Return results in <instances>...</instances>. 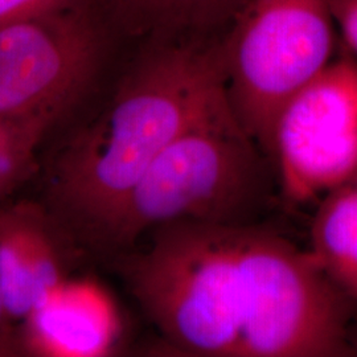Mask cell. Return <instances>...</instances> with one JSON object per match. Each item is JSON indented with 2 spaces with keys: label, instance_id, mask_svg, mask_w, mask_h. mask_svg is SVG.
<instances>
[{
  "label": "cell",
  "instance_id": "8",
  "mask_svg": "<svg viewBox=\"0 0 357 357\" xmlns=\"http://www.w3.org/2000/svg\"><path fill=\"white\" fill-rule=\"evenodd\" d=\"M112 31L150 41L218 38L249 0H93Z\"/></svg>",
  "mask_w": 357,
  "mask_h": 357
},
{
  "label": "cell",
  "instance_id": "5",
  "mask_svg": "<svg viewBox=\"0 0 357 357\" xmlns=\"http://www.w3.org/2000/svg\"><path fill=\"white\" fill-rule=\"evenodd\" d=\"M110 32L93 0L0 28V113L57 122L97 81Z\"/></svg>",
  "mask_w": 357,
  "mask_h": 357
},
{
  "label": "cell",
  "instance_id": "1",
  "mask_svg": "<svg viewBox=\"0 0 357 357\" xmlns=\"http://www.w3.org/2000/svg\"><path fill=\"white\" fill-rule=\"evenodd\" d=\"M119 268L178 355H351V299L310 250L255 225H163Z\"/></svg>",
  "mask_w": 357,
  "mask_h": 357
},
{
  "label": "cell",
  "instance_id": "14",
  "mask_svg": "<svg viewBox=\"0 0 357 357\" xmlns=\"http://www.w3.org/2000/svg\"><path fill=\"white\" fill-rule=\"evenodd\" d=\"M19 352H20V348L17 345L0 342V357L16 356L19 355Z\"/></svg>",
  "mask_w": 357,
  "mask_h": 357
},
{
  "label": "cell",
  "instance_id": "12",
  "mask_svg": "<svg viewBox=\"0 0 357 357\" xmlns=\"http://www.w3.org/2000/svg\"><path fill=\"white\" fill-rule=\"evenodd\" d=\"M331 13L347 45L357 56V0H331Z\"/></svg>",
  "mask_w": 357,
  "mask_h": 357
},
{
  "label": "cell",
  "instance_id": "6",
  "mask_svg": "<svg viewBox=\"0 0 357 357\" xmlns=\"http://www.w3.org/2000/svg\"><path fill=\"white\" fill-rule=\"evenodd\" d=\"M273 163L294 204L321 199L357 172V60L340 57L283 106Z\"/></svg>",
  "mask_w": 357,
  "mask_h": 357
},
{
  "label": "cell",
  "instance_id": "13",
  "mask_svg": "<svg viewBox=\"0 0 357 357\" xmlns=\"http://www.w3.org/2000/svg\"><path fill=\"white\" fill-rule=\"evenodd\" d=\"M13 319L7 311L4 296H3L1 287H0V342L17 345L13 339Z\"/></svg>",
  "mask_w": 357,
  "mask_h": 357
},
{
  "label": "cell",
  "instance_id": "9",
  "mask_svg": "<svg viewBox=\"0 0 357 357\" xmlns=\"http://www.w3.org/2000/svg\"><path fill=\"white\" fill-rule=\"evenodd\" d=\"M310 252L337 287L357 302V172L320 199Z\"/></svg>",
  "mask_w": 357,
  "mask_h": 357
},
{
  "label": "cell",
  "instance_id": "10",
  "mask_svg": "<svg viewBox=\"0 0 357 357\" xmlns=\"http://www.w3.org/2000/svg\"><path fill=\"white\" fill-rule=\"evenodd\" d=\"M54 123L45 115L0 113V200L31 176L38 144Z\"/></svg>",
  "mask_w": 357,
  "mask_h": 357
},
{
  "label": "cell",
  "instance_id": "7",
  "mask_svg": "<svg viewBox=\"0 0 357 357\" xmlns=\"http://www.w3.org/2000/svg\"><path fill=\"white\" fill-rule=\"evenodd\" d=\"M63 286L47 213L31 203L0 206V287L13 321L29 319Z\"/></svg>",
  "mask_w": 357,
  "mask_h": 357
},
{
  "label": "cell",
  "instance_id": "2",
  "mask_svg": "<svg viewBox=\"0 0 357 357\" xmlns=\"http://www.w3.org/2000/svg\"><path fill=\"white\" fill-rule=\"evenodd\" d=\"M224 38L146 44L102 112L54 162L48 195L65 225L98 241L162 151L185 131L231 110Z\"/></svg>",
  "mask_w": 357,
  "mask_h": 357
},
{
  "label": "cell",
  "instance_id": "3",
  "mask_svg": "<svg viewBox=\"0 0 357 357\" xmlns=\"http://www.w3.org/2000/svg\"><path fill=\"white\" fill-rule=\"evenodd\" d=\"M271 172L273 162L233 112L217 115L162 151L98 241L125 253L144 233L168 224L255 225L270 199Z\"/></svg>",
  "mask_w": 357,
  "mask_h": 357
},
{
  "label": "cell",
  "instance_id": "4",
  "mask_svg": "<svg viewBox=\"0 0 357 357\" xmlns=\"http://www.w3.org/2000/svg\"><path fill=\"white\" fill-rule=\"evenodd\" d=\"M224 47L230 109L273 162L283 106L332 61L331 0H249Z\"/></svg>",
  "mask_w": 357,
  "mask_h": 357
},
{
  "label": "cell",
  "instance_id": "11",
  "mask_svg": "<svg viewBox=\"0 0 357 357\" xmlns=\"http://www.w3.org/2000/svg\"><path fill=\"white\" fill-rule=\"evenodd\" d=\"M86 0H0V28L22 19Z\"/></svg>",
  "mask_w": 357,
  "mask_h": 357
},
{
  "label": "cell",
  "instance_id": "15",
  "mask_svg": "<svg viewBox=\"0 0 357 357\" xmlns=\"http://www.w3.org/2000/svg\"><path fill=\"white\" fill-rule=\"evenodd\" d=\"M351 355L357 356V336L356 337H351Z\"/></svg>",
  "mask_w": 357,
  "mask_h": 357
}]
</instances>
